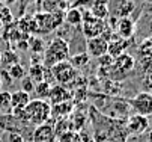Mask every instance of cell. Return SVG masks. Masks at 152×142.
Wrapping results in <instances>:
<instances>
[{"label": "cell", "instance_id": "cell-41", "mask_svg": "<svg viewBox=\"0 0 152 142\" xmlns=\"http://www.w3.org/2000/svg\"><path fill=\"white\" fill-rule=\"evenodd\" d=\"M148 142H152V130H151L149 135H148Z\"/></svg>", "mask_w": 152, "mask_h": 142}, {"label": "cell", "instance_id": "cell-45", "mask_svg": "<svg viewBox=\"0 0 152 142\" xmlns=\"http://www.w3.org/2000/svg\"><path fill=\"white\" fill-rule=\"evenodd\" d=\"M143 2H146V3H152V0H143Z\"/></svg>", "mask_w": 152, "mask_h": 142}, {"label": "cell", "instance_id": "cell-1", "mask_svg": "<svg viewBox=\"0 0 152 142\" xmlns=\"http://www.w3.org/2000/svg\"><path fill=\"white\" fill-rule=\"evenodd\" d=\"M88 119L92 126V141L94 142H126V119L112 118L99 112L95 106H88Z\"/></svg>", "mask_w": 152, "mask_h": 142}, {"label": "cell", "instance_id": "cell-34", "mask_svg": "<svg viewBox=\"0 0 152 142\" xmlns=\"http://www.w3.org/2000/svg\"><path fill=\"white\" fill-rule=\"evenodd\" d=\"M0 21H2V24L3 26H8V24H11V23H14L15 20H14V15H12V12H11V9H9V6H3V9L0 11Z\"/></svg>", "mask_w": 152, "mask_h": 142}, {"label": "cell", "instance_id": "cell-7", "mask_svg": "<svg viewBox=\"0 0 152 142\" xmlns=\"http://www.w3.org/2000/svg\"><path fill=\"white\" fill-rule=\"evenodd\" d=\"M134 68V57L128 53H122L121 56H118L115 60H113V65L108 68L112 70V74L113 77H118L116 80H121V77L126 76L128 71H131Z\"/></svg>", "mask_w": 152, "mask_h": 142}, {"label": "cell", "instance_id": "cell-39", "mask_svg": "<svg viewBox=\"0 0 152 142\" xmlns=\"http://www.w3.org/2000/svg\"><path fill=\"white\" fill-rule=\"evenodd\" d=\"M0 77H2V83L3 82H6L8 85H11L14 80L11 79V76H9V73H8V70H3V71H0Z\"/></svg>", "mask_w": 152, "mask_h": 142}, {"label": "cell", "instance_id": "cell-3", "mask_svg": "<svg viewBox=\"0 0 152 142\" xmlns=\"http://www.w3.org/2000/svg\"><path fill=\"white\" fill-rule=\"evenodd\" d=\"M24 109L29 116V124L35 127L48 123V119L51 118V104L47 100H39V98L30 100Z\"/></svg>", "mask_w": 152, "mask_h": 142}, {"label": "cell", "instance_id": "cell-24", "mask_svg": "<svg viewBox=\"0 0 152 142\" xmlns=\"http://www.w3.org/2000/svg\"><path fill=\"white\" fill-rule=\"evenodd\" d=\"M71 65L77 70V68H83V67H88L89 60H91V56L86 53V52H80V53H74L71 54V57L68 59Z\"/></svg>", "mask_w": 152, "mask_h": 142}, {"label": "cell", "instance_id": "cell-47", "mask_svg": "<svg viewBox=\"0 0 152 142\" xmlns=\"http://www.w3.org/2000/svg\"><path fill=\"white\" fill-rule=\"evenodd\" d=\"M0 65H2V54H0Z\"/></svg>", "mask_w": 152, "mask_h": 142}, {"label": "cell", "instance_id": "cell-12", "mask_svg": "<svg viewBox=\"0 0 152 142\" xmlns=\"http://www.w3.org/2000/svg\"><path fill=\"white\" fill-rule=\"evenodd\" d=\"M72 100V89H69L68 86L63 85H51L50 89V95H48V103L53 104H59L63 101H71Z\"/></svg>", "mask_w": 152, "mask_h": 142}, {"label": "cell", "instance_id": "cell-28", "mask_svg": "<svg viewBox=\"0 0 152 142\" xmlns=\"http://www.w3.org/2000/svg\"><path fill=\"white\" fill-rule=\"evenodd\" d=\"M50 89H51V85H50V83H47V82H39V83L35 85L33 92L36 94V97H38L39 100H47V101H48Z\"/></svg>", "mask_w": 152, "mask_h": 142}, {"label": "cell", "instance_id": "cell-23", "mask_svg": "<svg viewBox=\"0 0 152 142\" xmlns=\"http://www.w3.org/2000/svg\"><path fill=\"white\" fill-rule=\"evenodd\" d=\"M5 27V32H3V39H6V41H9V44H15L17 41H20L21 36H23V33H21L17 27V23H11L8 26H3Z\"/></svg>", "mask_w": 152, "mask_h": 142}, {"label": "cell", "instance_id": "cell-35", "mask_svg": "<svg viewBox=\"0 0 152 142\" xmlns=\"http://www.w3.org/2000/svg\"><path fill=\"white\" fill-rule=\"evenodd\" d=\"M35 82L29 77V76H26V77H23L20 80V89L21 91H24V92H27V94H32L33 92V89H35Z\"/></svg>", "mask_w": 152, "mask_h": 142}, {"label": "cell", "instance_id": "cell-48", "mask_svg": "<svg viewBox=\"0 0 152 142\" xmlns=\"http://www.w3.org/2000/svg\"><path fill=\"white\" fill-rule=\"evenodd\" d=\"M0 113H2V112H0Z\"/></svg>", "mask_w": 152, "mask_h": 142}, {"label": "cell", "instance_id": "cell-17", "mask_svg": "<svg viewBox=\"0 0 152 142\" xmlns=\"http://www.w3.org/2000/svg\"><path fill=\"white\" fill-rule=\"evenodd\" d=\"M75 109L74 106V101H63V103H59V104H53L51 106V118H56V119H60V118H68L72 110Z\"/></svg>", "mask_w": 152, "mask_h": 142}, {"label": "cell", "instance_id": "cell-15", "mask_svg": "<svg viewBox=\"0 0 152 142\" xmlns=\"http://www.w3.org/2000/svg\"><path fill=\"white\" fill-rule=\"evenodd\" d=\"M54 141H56V136H54V130L51 124L45 123L33 129L32 142H54Z\"/></svg>", "mask_w": 152, "mask_h": 142}, {"label": "cell", "instance_id": "cell-29", "mask_svg": "<svg viewBox=\"0 0 152 142\" xmlns=\"http://www.w3.org/2000/svg\"><path fill=\"white\" fill-rule=\"evenodd\" d=\"M6 70H8V73H9V76H11L12 80H21L23 77L27 76L26 67H23L21 64H15V65H12V67H9Z\"/></svg>", "mask_w": 152, "mask_h": 142}, {"label": "cell", "instance_id": "cell-11", "mask_svg": "<svg viewBox=\"0 0 152 142\" xmlns=\"http://www.w3.org/2000/svg\"><path fill=\"white\" fill-rule=\"evenodd\" d=\"M107 47L108 43L102 36H95V38H89L86 39V53L91 57H101L102 54L107 53Z\"/></svg>", "mask_w": 152, "mask_h": 142}, {"label": "cell", "instance_id": "cell-37", "mask_svg": "<svg viewBox=\"0 0 152 142\" xmlns=\"http://www.w3.org/2000/svg\"><path fill=\"white\" fill-rule=\"evenodd\" d=\"M140 53L145 56H152V38H148L140 46Z\"/></svg>", "mask_w": 152, "mask_h": 142}, {"label": "cell", "instance_id": "cell-19", "mask_svg": "<svg viewBox=\"0 0 152 142\" xmlns=\"http://www.w3.org/2000/svg\"><path fill=\"white\" fill-rule=\"evenodd\" d=\"M69 121H71V126H72V130L74 132H80L84 129L86 123H88V109L84 112H81L80 109H74L72 113L69 115Z\"/></svg>", "mask_w": 152, "mask_h": 142}, {"label": "cell", "instance_id": "cell-44", "mask_svg": "<svg viewBox=\"0 0 152 142\" xmlns=\"http://www.w3.org/2000/svg\"><path fill=\"white\" fill-rule=\"evenodd\" d=\"M2 86H3V83H2V77H0V91H2Z\"/></svg>", "mask_w": 152, "mask_h": 142}, {"label": "cell", "instance_id": "cell-42", "mask_svg": "<svg viewBox=\"0 0 152 142\" xmlns=\"http://www.w3.org/2000/svg\"><path fill=\"white\" fill-rule=\"evenodd\" d=\"M3 6H5V3L2 2V0H0V11H2V9H3Z\"/></svg>", "mask_w": 152, "mask_h": 142}, {"label": "cell", "instance_id": "cell-18", "mask_svg": "<svg viewBox=\"0 0 152 142\" xmlns=\"http://www.w3.org/2000/svg\"><path fill=\"white\" fill-rule=\"evenodd\" d=\"M129 44V39H122V38H113L107 47V54H110L113 59H116L118 56H121L122 53H125V49Z\"/></svg>", "mask_w": 152, "mask_h": 142}, {"label": "cell", "instance_id": "cell-46", "mask_svg": "<svg viewBox=\"0 0 152 142\" xmlns=\"http://www.w3.org/2000/svg\"><path fill=\"white\" fill-rule=\"evenodd\" d=\"M0 29H3V24H2V21H0Z\"/></svg>", "mask_w": 152, "mask_h": 142}, {"label": "cell", "instance_id": "cell-36", "mask_svg": "<svg viewBox=\"0 0 152 142\" xmlns=\"http://www.w3.org/2000/svg\"><path fill=\"white\" fill-rule=\"evenodd\" d=\"M113 57L110 56V54H102L101 57H98V64H99V67H101V70H107V68H110L112 65H113Z\"/></svg>", "mask_w": 152, "mask_h": 142}, {"label": "cell", "instance_id": "cell-25", "mask_svg": "<svg viewBox=\"0 0 152 142\" xmlns=\"http://www.w3.org/2000/svg\"><path fill=\"white\" fill-rule=\"evenodd\" d=\"M53 130H54V136H56V139H57L59 136H62L63 133H66V132L72 130V126H71L69 118H60V119H56V123L53 124Z\"/></svg>", "mask_w": 152, "mask_h": 142}, {"label": "cell", "instance_id": "cell-9", "mask_svg": "<svg viewBox=\"0 0 152 142\" xmlns=\"http://www.w3.org/2000/svg\"><path fill=\"white\" fill-rule=\"evenodd\" d=\"M29 126L21 124L20 121L11 113V112H3L0 113V129L6 133H18L24 138V133Z\"/></svg>", "mask_w": 152, "mask_h": 142}, {"label": "cell", "instance_id": "cell-16", "mask_svg": "<svg viewBox=\"0 0 152 142\" xmlns=\"http://www.w3.org/2000/svg\"><path fill=\"white\" fill-rule=\"evenodd\" d=\"M69 8L68 0H41L42 12L53 14V12H66Z\"/></svg>", "mask_w": 152, "mask_h": 142}, {"label": "cell", "instance_id": "cell-27", "mask_svg": "<svg viewBox=\"0 0 152 142\" xmlns=\"http://www.w3.org/2000/svg\"><path fill=\"white\" fill-rule=\"evenodd\" d=\"M44 70L45 67L42 64H33L29 67V73L27 76L33 80L35 83H39V82H44Z\"/></svg>", "mask_w": 152, "mask_h": 142}, {"label": "cell", "instance_id": "cell-32", "mask_svg": "<svg viewBox=\"0 0 152 142\" xmlns=\"http://www.w3.org/2000/svg\"><path fill=\"white\" fill-rule=\"evenodd\" d=\"M11 113L20 121L21 124L30 126V124H29V116H27V112H26L24 107H12V109H11Z\"/></svg>", "mask_w": 152, "mask_h": 142}, {"label": "cell", "instance_id": "cell-33", "mask_svg": "<svg viewBox=\"0 0 152 142\" xmlns=\"http://www.w3.org/2000/svg\"><path fill=\"white\" fill-rule=\"evenodd\" d=\"M59 142H83L81 138H80V133L78 132H74V130H69L66 133H63L62 136L57 138Z\"/></svg>", "mask_w": 152, "mask_h": 142}, {"label": "cell", "instance_id": "cell-14", "mask_svg": "<svg viewBox=\"0 0 152 142\" xmlns=\"http://www.w3.org/2000/svg\"><path fill=\"white\" fill-rule=\"evenodd\" d=\"M115 29H116L119 38H122V39H129V38H133L134 33H136V21H134L131 17L119 18Z\"/></svg>", "mask_w": 152, "mask_h": 142}, {"label": "cell", "instance_id": "cell-22", "mask_svg": "<svg viewBox=\"0 0 152 142\" xmlns=\"http://www.w3.org/2000/svg\"><path fill=\"white\" fill-rule=\"evenodd\" d=\"M65 21L71 27H80L81 26V9L68 8L66 12H65Z\"/></svg>", "mask_w": 152, "mask_h": 142}, {"label": "cell", "instance_id": "cell-43", "mask_svg": "<svg viewBox=\"0 0 152 142\" xmlns=\"http://www.w3.org/2000/svg\"><path fill=\"white\" fill-rule=\"evenodd\" d=\"M14 2H15V0H6V3H8V5H11V3H14Z\"/></svg>", "mask_w": 152, "mask_h": 142}, {"label": "cell", "instance_id": "cell-21", "mask_svg": "<svg viewBox=\"0 0 152 142\" xmlns=\"http://www.w3.org/2000/svg\"><path fill=\"white\" fill-rule=\"evenodd\" d=\"M30 100H32L30 94L21 91V89L11 92V106L12 107H26Z\"/></svg>", "mask_w": 152, "mask_h": 142}, {"label": "cell", "instance_id": "cell-6", "mask_svg": "<svg viewBox=\"0 0 152 142\" xmlns=\"http://www.w3.org/2000/svg\"><path fill=\"white\" fill-rule=\"evenodd\" d=\"M128 104L134 110V113L149 118L152 115V94L142 91L136 97H133L131 100H128Z\"/></svg>", "mask_w": 152, "mask_h": 142}, {"label": "cell", "instance_id": "cell-8", "mask_svg": "<svg viewBox=\"0 0 152 142\" xmlns=\"http://www.w3.org/2000/svg\"><path fill=\"white\" fill-rule=\"evenodd\" d=\"M126 132H128V136H140L143 135L148 129H149V118L148 116H143V115H129L126 118Z\"/></svg>", "mask_w": 152, "mask_h": 142}, {"label": "cell", "instance_id": "cell-20", "mask_svg": "<svg viewBox=\"0 0 152 142\" xmlns=\"http://www.w3.org/2000/svg\"><path fill=\"white\" fill-rule=\"evenodd\" d=\"M17 23V27L21 33L24 35H32V33H36V24H35V20L32 15H24L21 17Z\"/></svg>", "mask_w": 152, "mask_h": 142}, {"label": "cell", "instance_id": "cell-10", "mask_svg": "<svg viewBox=\"0 0 152 142\" xmlns=\"http://www.w3.org/2000/svg\"><path fill=\"white\" fill-rule=\"evenodd\" d=\"M136 9V3L133 0H110L108 3V14L116 18L131 17Z\"/></svg>", "mask_w": 152, "mask_h": 142}, {"label": "cell", "instance_id": "cell-5", "mask_svg": "<svg viewBox=\"0 0 152 142\" xmlns=\"http://www.w3.org/2000/svg\"><path fill=\"white\" fill-rule=\"evenodd\" d=\"M51 74L53 79L57 82V85H63V86H69L74 80L77 79V70L71 65L69 60H63L56 65H53L51 68Z\"/></svg>", "mask_w": 152, "mask_h": 142}, {"label": "cell", "instance_id": "cell-4", "mask_svg": "<svg viewBox=\"0 0 152 142\" xmlns=\"http://www.w3.org/2000/svg\"><path fill=\"white\" fill-rule=\"evenodd\" d=\"M107 27L105 24V20H99V18H95L89 9H84L81 11V33L86 39L89 38H95V36H101L104 29Z\"/></svg>", "mask_w": 152, "mask_h": 142}, {"label": "cell", "instance_id": "cell-2", "mask_svg": "<svg viewBox=\"0 0 152 142\" xmlns=\"http://www.w3.org/2000/svg\"><path fill=\"white\" fill-rule=\"evenodd\" d=\"M71 56L69 53V46L66 39L62 38H54L48 43V46L45 47L44 53H42V65L51 68L53 65L63 62V60H68Z\"/></svg>", "mask_w": 152, "mask_h": 142}, {"label": "cell", "instance_id": "cell-40", "mask_svg": "<svg viewBox=\"0 0 152 142\" xmlns=\"http://www.w3.org/2000/svg\"><path fill=\"white\" fill-rule=\"evenodd\" d=\"M148 32H149V36L152 38V17L149 18V21H148Z\"/></svg>", "mask_w": 152, "mask_h": 142}, {"label": "cell", "instance_id": "cell-30", "mask_svg": "<svg viewBox=\"0 0 152 142\" xmlns=\"http://www.w3.org/2000/svg\"><path fill=\"white\" fill-rule=\"evenodd\" d=\"M11 92L9 91H0V112H11Z\"/></svg>", "mask_w": 152, "mask_h": 142}, {"label": "cell", "instance_id": "cell-31", "mask_svg": "<svg viewBox=\"0 0 152 142\" xmlns=\"http://www.w3.org/2000/svg\"><path fill=\"white\" fill-rule=\"evenodd\" d=\"M32 43H29V50L33 53V54H42L45 50V46H44V41L41 38H32L30 39Z\"/></svg>", "mask_w": 152, "mask_h": 142}, {"label": "cell", "instance_id": "cell-26", "mask_svg": "<svg viewBox=\"0 0 152 142\" xmlns=\"http://www.w3.org/2000/svg\"><path fill=\"white\" fill-rule=\"evenodd\" d=\"M0 54H2V65L3 67H12L15 64H20V56L17 54V52L8 49L5 52H0Z\"/></svg>", "mask_w": 152, "mask_h": 142}, {"label": "cell", "instance_id": "cell-38", "mask_svg": "<svg viewBox=\"0 0 152 142\" xmlns=\"http://www.w3.org/2000/svg\"><path fill=\"white\" fill-rule=\"evenodd\" d=\"M6 139H8V142H24V138L18 133H8Z\"/></svg>", "mask_w": 152, "mask_h": 142}, {"label": "cell", "instance_id": "cell-13", "mask_svg": "<svg viewBox=\"0 0 152 142\" xmlns=\"http://www.w3.org/2000/svg\"><path fill=\"white\" fill-rule=\"evenodd\" d=\"M33 20H35V24H36V33L48 35L51 32H56L54 26H53V21H51V14L36 12L33 15Z\"/></svg>", "mask_w": 152, "mask_h": 142}]
</instances>
